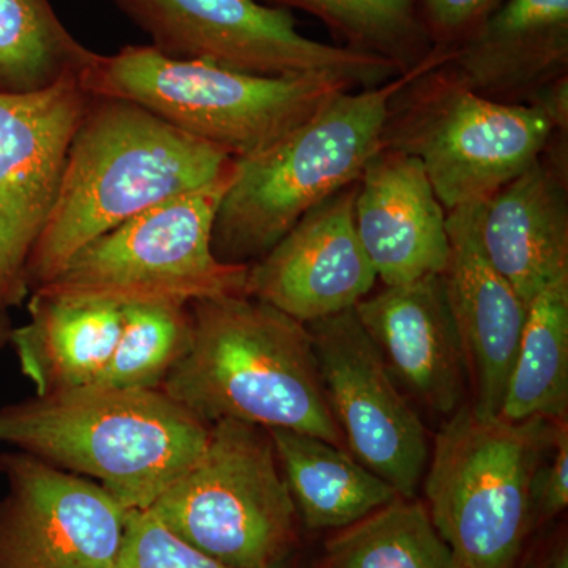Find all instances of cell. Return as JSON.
<instances>
[{
  "mask_svg": "<svg viewBox=\"0 0 568 568\" xmlns=\"http://www.w3.org/2000/svg\"><path fill=\"white\" fill-rule=\"evenodd\" d=\"M235 160L132 102L92 97L71 141L26 286L50 282L85 245L153 205L193 192Z\"/></svg>",
  "mask_w": 568,
  "mask_h": 568,
  "instance_id": "6da1fadb",
  "label": "cell"
},
{
  "mask_svg": "<svg viewBox=\"0 0 568 568\" xmlns=\"http://www.w3.org/2000/svg\"><path fill=\"white\" fill-rule=\"evenodd\" d=\"M192 342L160 390L204 424L291 429L346 448L308 327L246 294L190 304Z\"/></svg>",
  "mask_w": 568,
  "mask_h": 568,
  "instance_id": "7a4b0ae2",
  "label": "cell"
},
{
  "mask_svg": "<svg viewBox=\"0 0 568 568\" xmlns=\"http://www.w3.org/2000/svg\"><path fill=\"white\" fill-rule=\"evenodd\" d=\"M446 51H429L424 61L384 84L338 93L271 148L235 160L233 181L213 222L216 260L250 267L305 213L357 183L384 148L395 97L422 73L446 62Z\"/></svg>",
  "mask_w": 568,
  "mask_h": 568,
  "instance_id": "3957f363",
  "label": "cell"
},
{
  "mask_svg": "<svg viewBox=\"0 0 568 568\" xmlns=\"http://www.w3.org/2000/svg\"><path fill=\"white\" fill-rule=\"evenodd\" d=\"M211 425L162 390L85 386L0 407V444L148 510L203 454Z\"/></svg>",
  "mask_w": 568,
  "mask_h": 568,
  "instance_id": "277c9868",
  "label": "cell"
},
{
  "mask_svg": "<svg viewBox=\"0 0 568 568\" xmlns=\"http://www.w3.org/2000/svg\"><path fill=\"white\" fill-rule=\"evenodd\" d=\"M81 81L92 95L138 104L234 160L265 151L353 89L349 81L325 74L264 77L168 58L151 44L95 52Z\"/></svg>",
  "mask_w": 568,
  "mask_h": 568,
  "instance_id": "5b68a950",
  "label": "cell"
},
{
  "mask_svg": "<svg viewBox=\"0 0 568 568\" xmlns=\"http://www.w3.org/2000/svg\"><path fill=\"white\" fill-rule=\"evenodd\" d=\"M560 422L478 416L469 403L443 422L422 485L463 568L515 567L534 523L538 467Z\"/></svg>",
  "mask_w": 568,
  "mask_h": 568,
  "instance_id": "8992f818",
  "label": "cell"
},
{
  "mask_svg": "<svg viewBox=\"0 0 568 568\" xmlns=\"http://www.w3.org/2000/svg\"><path fill=\"white\" fill-rule=\"evenodd\" d=\"M234 171L235 163L215 182L100 235L33 293L119 306L245 294L248 267L220 263L212 252L213 222Z\"/></svg>",
  "mask_w": 568,
  "mask_h": 568,
  "instance_id": "52a82bcc",
  "label": "cell"
},
{
  "mask_svg": "<svg viewBox=\"0 0 568 568\" xmlns=\"http://www.w3.org/2000/svg\"><path fill=\"white\" fill-rule=\"evenodd\" d=\"M446 62L407 85L402 114L390 108L384 148L417 159L450 212L484 203L514 181L544 155L559 125L541 104L480 95Z\"/></svg>",
  "mask_w": 568,
  "mask_h": 568,
  "instance_id": "ba28073f",
  "label": "cell"
},
{
  "mask_svg": "<svg viewBox=\"0 0 568 568\" xmlns=\"http://www.w3.org/2000/svg\"><path fill=\"white\" fill-rule=\"evenodd\" d=\"M175 536L231 568H271L293 545L297 510L271 433L222 420L149 508Z\"/></svg>",
  "mask_w": 568,
  "mask_h": 568,
  "instance_id": "9c48e42d",
  "label": "cell"
},
{
  "mask_svg": "<svg viewBox=\"0 0 568 568\" xmlns=\"http://www.w3.org/2000/svg\"><path fill=\"white\" fill-rule=\"evenodd\" d=\"M111 2L168 58L212 62L264 77L325 74L364 88L384 84L402 70L381 55L308 39L290 11L257 0Z\"/></svg>",
  "mask_w": 568,
  "mask_h": 568,
  "instance_id": "30bf717a",
  "label": "cell"
},
{
  "mask_svg": "<svg viewBox=\"0 0 568 568\" xmlns=\"http://www.w3.org/2000/svg\"><path fill=\"white\" fill-rule=\"evenodd\" d=\"M321 386L346 450L413 499L428 466V432L396 386L354 308L306 324Z\"/></svg>",
  "mask_w": 568,
  "mask_h": 568,
  "instance_id": "8fae6325",
  "label": "cell"
},
{
  "mask_svg": "<svg viewBox=\"0 0 568 568\" xmlns=\"http://www.w3.org/2000/svg\"><path fill=\"white\" fill-rule=\"evenodd\" d=\"M0 470V568L112 566L130 510L102 485L20 450Z\"/></svg>",
  "mask_w": 568,
  "mask_h": 568,
  "instance_id": "7c38bea8",
  "label": "cell"
},
{
  "mask_svg": "<svg viewBox=\"0 0 568 568\" xmlns=\"http://www.w3.org/2000/svg\"><path fill=\"white\" fill-rule=\"evenodd\" d=\"M82 74V73H81ZM81 74L29 93H0V280L13 302L50 216L74 133L92 102Z\"/></svg>",
  "mask_w": 568,
  "mask_h": 568,
  "instance_id": "4fadbf2b",
  "label": "cell"
},
{
  "mask_svg": "<svg viewBox=\"0 0 568 568\" xmlns=\"http://www.w3.org/2000/svg\"><path fill=\"white\" fill-rule=\"evenodd\" d=\"M357 183L305 213L250 265L245 294L302 324L355 308L377 282L354 223Z\"/></svg>",
  "mask_w": 568,
  "mask_h": 568,
  "instance_id": "5bb4252c",
  "label": "cell"
},
{
  "mask_svg": "<svg viewBox=\"0 0 568 568\" xmlns=\"http://www.w3.org/2000/svg\"><path fill=\"white\" fill-rule=\"evenodd\" d=\"M358 321L418 413L447 418L469 403V375L443 275L384 286L355 305Z\"/></svg>",
  "mask_w": 568,
  "mask_h": 568,
  "instance_id": "9a60e30c",
  "label": "cell"
},
{
  "mask_svg": "<svg viewBox=\"0 0 568 568\" xmlns=\"http://www.w3.org/2000/svg\"><path fill=\"white\" fill-rule=\"evenodd\" d=\"M478 204L447 212L448 257L440 275L465 351L469 406L478 416H499L528 305L484 252Z\"/></svg>",
  "mask_w": 568,
  "mask_h": 568,
  "instance_id": "2e32d148",
  "label": "cell"
},
{
  "mask_svg": "<svg viewBox=\"0 0 568 568\" xmlns=\"http://www.w3.org/2000/svg\"><path fill=\"white\" fill-rule=\"evenodd\" d=\"M354 223L384 286L440 275L448 257L447 212L424 166L383 148L357 182Z\"/></svg>",
  "mask_w": 568,
  "mask_h": 568,
  "instance_id": "e0dca14e",
  "label": "cell"
},
{
  "mask_svg": "<svg viewBox=\"0 0 568 568\" xmlns=\"http://www.w3.org/2000/svg\"><path fill=\"white\" fill-rule=\"evenodd\" d=\"M446 65L487 99L530 102L567 77L568 0H504L450 48Z\"/></svg>",
  "mask_w": 568,
  "mask_h": 568,
  "instance_id": "ac0fdd59",
  "label": "cell"
},
{
  "mask_svg": "<svg viewBox=\"0 0 568 568\" xmlns=\"http://www.w3.org/2000/svg\"><path fill=\"white\" fill-rule=\"evenodd\" d=\"M477 223L489 263L526 305L568 276L566 179L544 156L478 204Z\"/></svg>",
  "mask_w": 568,
  "mask_h": 568,
  "instance_id": "d6986e66",
  "label": "cell"
},
{
  "mask_svg": "<svg viewBox=\"0 0 568 568\" xmlns=\"http://www.w3.org/2000/svg\"><path fill=\"white\" fill-rule=\"evenodd\" d=\"M123 308L33 293L28 323L11 332L22 375L37 395L92 386L121 334Z\"/></svg>",
  "mask_w": 568,
  "mask_h": 568,
  "instance_id": "ffe728a7",
  "label": "cell"
},
{
  "mask_svg": "<svg viewBox=\"0 0 568 568\" xmlns=\"http://www.w3.org/2000/svg\"><path fill=\"white\" fill-rule=\"evenodd\" d=\"M295 510L306 528L343 529L398 497L346 448L291 429H267Z\"/></svg>",
  "mask_w": 568,
  "mask_h": 568,
  "instance_id": "44dd1931",
  "label": "cell"
},
{
  "mask_svg": "<svg viewBox=\"0 0 568 568\" xmlns=\"http://www.w3.org/2000/svg\"><path fill=\"white\" fill-rule=\"evenodd\" d=\"M568 276L529 302L500 417L567 420Z\"/></svg>",
  "mask_w": 568,
  "mask_h": 568,
  "instance_id": "7402d4cb",
  "label": "cell"
},
{
  "mask_svg": "<svg viewBox=\"0 0 568 568\" xmlns=\"http://www.w3.org/2000/svg\"><path fill=\"white\" fill-rule=\"evenodd\" d=\"M323 568H463L426 504L398 496L325 545Z\"/></svg>",
  "mask_w": 568,
  "mask_h": 568,
  "instance_id": "603a6c76",
  "label": "cell"
},
{
  "mask_svg": "<svg viewBox=\"0 0 568 568\" xmlns=\"http://www.w3.org/2000/svg\"><path fill=\"white\" fill-rule=\"evenodd\" d=\"M93 55L50 0H0V93L43 91L81 74Z\"/></svg>",
  "mask_w": 568,
  "mask_h": 568,
  "instance_id": "cb8c5ba5",
  "label": "cell"
},
{
  "mask_svg": "<svg viewBox=\"0 0 568 568\" xmlns=\"http://www.w3.org/2000/svg\"><path fill=\"white\" fill-rule=\"evenodd\" d=\"M121 334L95 386L160 390L192 342L190 304L122 306Z\"/></svg>",
  "mask_w": 568,
  "mask_h": 568,
  "instance_id": "d4e9b609",
  "label": "cell"
},
{
  "mask_svg": "<svg viewBox=\"0 0 568 568\" xmlns=\"http://www.w3.org/2000/svg\"><path fill=\"white\" fill-rule=\"evenodd\" d=\"M315 14L347 41L351 50L395 62L403 71L424 61L426 33L418 0H274Z\"/></svg>",
  "mask_w": 568,
  "mask_h": 568,
  "instance_id": "484cf974",
  "label": "cell"
},
{
  "mask_svg": "<svg viewBox=\"0 0 568 568\" xmlns=\"http://www.w3.org/2000/svg\"><path fill=\"white\" fill-rule=\"evenodd\" d=\"M110 568H231L193 548L151 510L130 511L121 549Z\"/></svg>",
  "mask_w": 568,
  "mask_h": 568,
  "instance_id": "4316f807",
  "label": "cell"
},
{
  "mask_svg": "<svg viewBox=\"0 0 568 568\" xmlns=\"http://www.w3.org/2000/svg\"><path fill=\"white\" fill-rule=\"evenodd\" d=\"M504 0H420L426 33L446 44L459 43L476 31Z\"/></svg>",
  "mask_w": 568,
  "mask_h": 568,
  "instance_id": "83f0119b",
  "label": "cell"
},
{
  "mask_svg": "<svg viewBox=\"0 0 568 568\" xmlns=\"http://www.w3.org/2000/svg\"><path fill=\"white\" fill-rule=\"evenodd\" d=\"M568 506V428L567 420L556 429L551 450L540 467L534 487V521L551 519Z\"/></svg>",
  "mask_w": 568,
  "mask_h": 568,
  "instance_id": "f1b7e54d",
  "label": "cell"
},
{
  "mask_svg": "<svg viewBox=\"0 0 568 568\" xmlns=\"http://www.w3.org/2000/svg\"><path fill=\"white\" fill-rule=\"evenodd\" d=\"M540 568H568V552L566 545L556 549V551L545 560L544 566Z\"/></svg>",
  "mask_w": 568,
  "mask_h": 568,
  "instance_id": "f546056e",
  "label": "cell"
},
{
  "mask_svg": "<svg viewBox=\"0 0 568 568\" xmlns=\"http://www.w3.org/2000/svg\"><path fill=\"white\" fill-rule=\"evenodd\" d=\"M14 304L13 298H11V295L9 293V290H7L6 283L0 280V313H2V310L6 308V305Z\"/></svg>",
  "mask_w": 568,
  "mask_h": 568,
  "instance_id": "4dcf8cb0",
  "label": "cell"
},
{
  "mask_svg": "<svg viewBox=\"0 0 568 568\" xmlns=\"http://www.w3.org/2000/svg\"><path fill=\"white\" fill-rule=\"evenodd\" d=\"M271 568H287L286 559L280 560V562H276L275 566Z\"/></svg>",
  "mask_w": 568,
  "mask_h": 568,
  "instance_id": "1f68e13d",
  "label": "cell"
}]
</instances>
